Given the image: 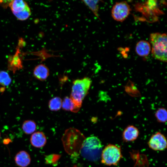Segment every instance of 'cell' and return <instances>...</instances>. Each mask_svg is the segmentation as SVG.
Instances as JSON below:
<instances>
[{
  "label": "cell",
  "instance_id": "obj_11",
  "mask_svg": "<svg viewBox=\"0 0 167 167\" xmlns=\"http://www.w3.org/2000/svg\"><path fill=\"white\" fill-rule=\"evenodd\" d=\"M135 51L137 54L140 57L147 56L151 51V44L146 41L141 40L136 44Z\"/></svg>",
  "mask_w": 167,
  "mask_h": 167
},
{
  "label": "cell",
  "instance_id": "obj_9",
  "mask_svg": "<svg viewBox=\"0 0 167 167\" xmlns=\"http://www.w3.org/2000/svg\"><path fill=\"white\" fill-rule=\"evenodd\" d=\"M31 145L36 148L43 147L46 142V138L44 134L42 132L37 131L32 133L30 138Z\"/></svg>",
  "mask_w": 167,
  "mask_h": 167
},
{
  "label": "cell",
  "instance_id": "obj_10",
  "mask_svg": "<svg viewBox=\"0 0 167 167\" xmlns=\"http://www.w3.org/2000/svg\"><path fill=\"white\" fill-rule=\"evenodd\" d=\"M15 162L17 165L20 167H26L30 164L31 161L29 153L25 151H20L15 157Z\"/></svg>",
  "mask_w": 167,
  "mask_h": 167
},
{
  "label": "cell",
  "instance_id": "obj_17",
  "mask_svg": "<svg viewBox=\"0 0 167 167\" xmlns=\"http://www.w3.org/2000/svg\"><path fill=\"white\" fill-rule=\"evenodd\" d=\"M155 115L158 122L165 123L167 120L166 109L164 108H159L155 113Z\"/></svg>",
  "mask_w": 167,
  "mask_h": 167
},
{
  "label": "cell",
  "instance_id": "obj_4",
  "mask_svg": "<svg viewBox=\"0 0 167 167\" xmlns=\"http://www.w3.org/2000/svg\"><path fill=\"white\" fill-rule=\"evenodd\" d=\"M122 157L120 147L112 144L105 147L101 157L102 163L107 166L117 165Z\"/></svg>",
  "mask_w": 167,
  "mask_h": 167
},
{
  "label": "cell",
  "instance_id": "obj_5",
  "mask_svg": "<svg viewBox=\"0 0 167 167\" xmlns=\"http://www.w3.org/2000/svg\"><path fill=\"white\" fill-rule=\"evenodd\" d=\"M9 6L13 14L19 20H26L31 15V9L24 1L12 0L9 2Z\"/></svg>",
  "mask_w": 167,
  "mask_h": 167
},
{
  "label": "cell",
  "instance_id": "obj_15",
  "mask_svg": "<svg viewBox=\"0 0 167 167\" xmlns=\"http://www.w3.org/2000/svg\"><path fill=\"white\" fill-rule=\"evenodd\" d=\"M83 3L100 20L98 14L99 0H82Z\"/></svg>",
  "mask_w": 167,
  "mask_h": 167
},
{
  "label": "cell",
  "instance_id": "obj_13",
  "mask_svg": "<svg viewBox=\"0 0 167 167\" xmlns=\"http://www.w3.org/2000/svg\"><path fill=\"white\" fill-rule=\"evenodd\" d=\"M62 107L66 111H70L74 113H77L80 109L75 106L70 97H65L62 101Z\"/></svg>",
  "mask_w": 167,
  "mask_h": 167
},
{
  "label": "cell",
  "instance_id": "obj_6",
  "mask_svg": "<svg viewBox=\"0 0 167 167\" xmlns=\"http://www.w3.org/2000/svg\"><path fill=\"white\" fill-rule=\"evenodd\" d=\"M131 9L130 5L125 1L117 2L111 10V15L115 20L122 22L129 15Z\"/></svg>",
  "mask_w": 167,
  "mask_h": 167
},
{
  "label": "cell",
  "instance_id": "obj_2",
  "mask_svg": "<svg viewBox=\"0 0 167 167\" xmlns=\"http://www.w3.org/2000/svg\"><path fill=\"white\" fill-rule=\"evenodd\" d=\"M102 146L100 140L96 137L91 136L84 141L80 150L81 156L91 161H96L101 157Z\"/></svg>",
  "mask_w": 167,
  "mask_h": 167
},
{
  "label": "cell",
  "instance_id": "obj_12",
  "mask_svg": "<svg viewBox=\"0 0 167 167\" xmlns=\"http://www.w3.org/2000/svg\"><path fill=\"white\" fill-rule=\"evenodd\" d=\"M49 71L48 68L44 64L36 66L33 71L34 77L41 81L45 80L49 75Z\"/></svg>",
  "mask_w": 167,
  "mask_h": 167
},
{
  "label": "cell",
  "instance_id": "obj_14",
  "mask_svg": "<svg viewBox=\"0 0 167 167\" xmlns=\"http://www.w3.org/2000/svg\"><path fill=\"white\" fill-rule=\"evenodd\" d=\"M22 129L24 133L28 135L32 134L36 129V124L32 120H27L24 122Z\"/></svg>",
  "mask_w": 167,
  "mask_h": 167
},
{
  "label": "cell",
  "instance_id": "obj_8",
  "mask_svg": "<svg viewBox=\"0 0 167 167\" xmlns=\"http://www.w3.org/2000/svg\"><path fill=\"white\" fill-rule=\"evenodd\" d=\"M139 134L138 129L132 125L128 126L122 133V139L126 142H133L138 138Z\"/></svg>",
  "mask_w": 167,
  "mask_h": 167
},
{
  "label": "cell",
  "instance_id": "obj_3",
  "mask_svg": "<svg viewBox=\"0 0 167 167\" xmlns=\"http://www.w3.org/2000/svg\"><path fill=\"white\" fill-rule=\"evenodd\" d=\"M92 83L88 77L75 80L73 82L70 98L76 106L80 108L83 100L88 94Z\"/></svg>",
  "mask_w": 167,
  "mask_h": 167
},
{
  "label": "cell",
  "instance_id": "obj_16",
  "mask_svg": "<svg viewBox=\"0 0 167 167\" xmlns=\"http://www.w3.org/2000/svg\"><path fill=\"white\" fill-rule=\"evenodd\" d=\"M62 101L59 97H55L49 101V107L51 111H57L59 110L62 106Z\"/></svg>",
  "mask_w": 167,
  "mask_h": 167
},
{
  "label": "cell",
  "instance_id": "obj_7",
  "mask_svg": "<svg viewBox=\"0 0 167 167\" xmlns=\"http://www.w3.org/2000/svg\"><path fill=\"white\" fill-rule=\"evenodd\" d=\"M149 148L155 151H162L167 148V142L165 136L159 132L153 134L148 143Z\"/></svg>",
  "mask_w": 167,
  "mask_h": 167
},
{
  "label": "cell",
  "instance_id": "obj_1",
  "mask_svg": "<svg viewBox=\"0 0 167 167\" xmlns=\"http://www.w3.org/2000/svg\"><path fill=\"white\" fill-rule=\"evenodd\" d=\"M150 44L152 45V56L161 61L166 62L167 36L165 33H152L149 37Z\"/></svg>",
  "mask_w": 167,
  "mask_h": 167
},
{
  "label": "cell",
  "instance_id": "obj_18",
  "mask_svg": "<svg viewBox=\"0 0 167 167\" xmlns=\"http://www.w3.org/2000/svg\"><path fill=\"white\" fill-rule=\"evenodd\" d=\"M11 79L6 71H0V84L4 87L9 86L11 82Z\"/></svg>",
  "mask_w": 167,
  "mask_h": 167
},
{
  "label": "cell",
  "instance_id": "obj_19",
  "mask_svg": "<svg viewBox=\"0 0 167 167\" xmlns=\"http://www.w3.org/2000/svg\"><path fill=\"white\" fill-rule=\"evenodd\" d=\"M0 137H1V133H0Z\"/></svg>",
  "mask_w": 167,
  "mask_h": 167
}]
</instances>
